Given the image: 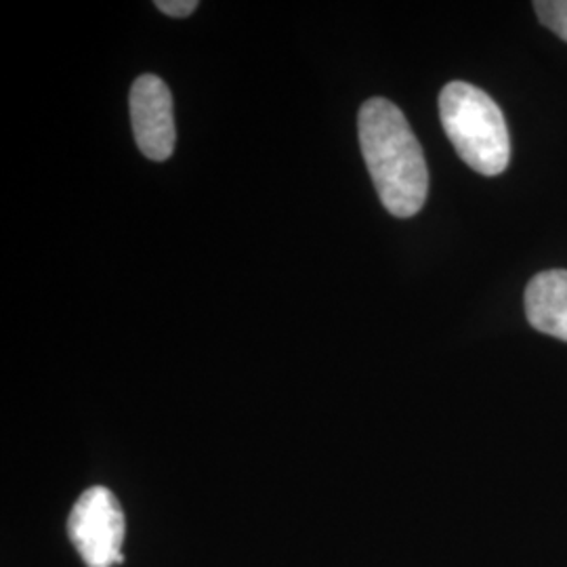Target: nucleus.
Here are the masks:
<instances>
[{"label":"nucleus","mask_w":567,"mask_h":567,"mask_svg":"<svg viewBox=\"0 0 567 567\" xmlns=\"http://www.w3.org/2000/svg\"><path fill=\"white\" fill-rule=\"evenodd\" d=\"M534 9L538 20L567 42V0H538Z\"/></svg>","instance_id":"423d86ee"},{"label":"nucleus","mask_w":567,"mask_h":567,"mask_svg":"<svg viewBox=\"0 0 567 567\" xmlns=\"http://www.w3.org/2000/svg\"><path fill=\"white\" fill-rule=\"evenodd\" d=\"M126 534L121 503L107 487H89L68 517V536L86 567L122 564Z\"/></svg>","instance_id":"7ed1b4c3"},{"label":"nucleus","mask_w":567,"mask_h":567,"mask_svg":"<svg viewBox=\"0 0 567 567\" xmlns=\"http://www.w3.org/2000/svg\"><path fill=\"white\" fill-rule=\"evenodd\" d=\"M131 121L137 147L150 161L163 163L175 150V118L173 97L154 74L140 76L131 89Z\"/></svg>","instance_id":"20e7f679"},{"label":"nucleus","mask_w":567,"mask_h":567,"mask_svg":"<svg viewBox=\"0 0 567 567\" xmlns=\"http://www.w3.org/2000/svg\"><path fill=\"white\" fill-rule=\"evenodd\" d=\"M440 116L450 142L473 171L496 177L511 161L507 122L496 102L468 82L454 81L440 95Z\"/></svg>","instance_id":"f03ea898"},{"label":"nucleus","mask_w":567,"mask_h":567,"mask_svg":"<svg viewBox=\"0 0 567 567\" xmlns=\"http://www.w3.org/2000/svg\"><path fill=\"white\" fill-rule=\"evenodd\" d=\"M156 7L171 18H187L198 9L196 0H158Z\"/></svg>","instance_id":"0eeeda50"},{"label":"nucleus","mask_w":567,"mask_h":567,"mask_svg":"<svg viewBox=\"0 0 567 567\" xmlns=\"http://www.w3.org/2000/svg\"><path fill=\"white\" fill-rule=\"evenodd\" d=\"M360 143L374 187L393 217H414L429 194L425 154L402 110L372 97L360 110Z\"/></svg>","instance_id":"f257e3e1"},{"label":"nucleus","mask_w":567,"mask_h":567,"mask_svg":"<svg viewBox=\"0 0 567 567\" xmlns=\"http://www.w3.org/2000/svg\"><path fill=\"white\" fill-rule=\"evenodd\" d=\"M527 322L538 332L567 343V271L534 276L526 288Z\"/></svg>","instance_id":"39448f33"}]
</instances>
